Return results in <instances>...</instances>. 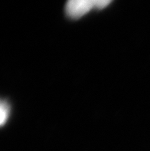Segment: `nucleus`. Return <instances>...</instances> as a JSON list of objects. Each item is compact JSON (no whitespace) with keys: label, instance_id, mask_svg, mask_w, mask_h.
Listing matches in <instances>:
<instances>
[{"label":"nucleus","instance_id":"1","mask_svg":"<svg viewBox=\"0 0 150 151\" xmlns=\"http://www.w3.org/2000/svg\"><path fill=\"white\" fill-rule=\"evenodd\" d=\"M113 0H67L65 6L67 15L72 19H79L92 9H102Z\"/></svg>","mask_w":150,"mask_h":151},{"label":"nucleus","instance_id":"2","mask_svg":"<svg viewBox=\"0 0 150 151\" xmlns=\"http://www.w3.org/2000/svg\"><path fill=\"white\" fill-rule=\"evenodd\" d=\"M10 114V106L9 105L7 101H2L0 105V123L1 125L3 126L7 121L9 117Z\"/></svg>","mask_w":150,"mask_h":151}]
</instances>
